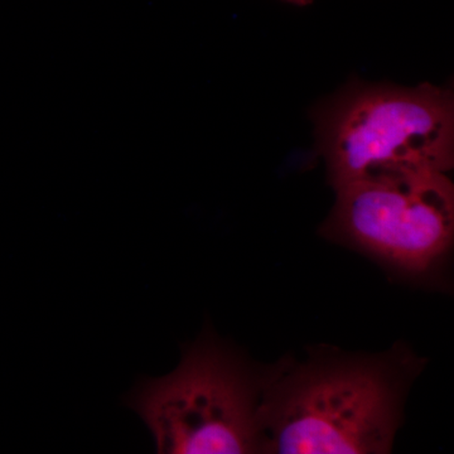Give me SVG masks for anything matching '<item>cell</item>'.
Segmentation results:
<instances>
[{"label": "cell", "instance_id": "obj_4", "mask_svg": "<svg viewBox=\"0 0 454 454\" xmlns=\"http://www.w3.org/2000/svg\"><path fill=\"white\" fill-rule=\"evenodd\" d=\"M334 192L322 236L364 254L391 276L417 283L438 276L453 247L454 187L448 173L366 179Z\"/></svg>", "mask_w": 454, "mask_h": 454}, {"label": "cell", "instance_id": "obj_5", "mask_svg": "<svg viewBox=\"0 0 454 454\" xmlns=\"http://www.w3.org/2000/svg\"><path fill=\"white\" fill-rule=\"evenodd\" d=\"M282 2L297 5V7H307V5L312 4L313 0H282Z\"/></svg>", "mask_w": 454, "mask_h": 454}, {"label": "cell", "instance_id": "obj_1", "mask_svg": "<svg viewBox=\"0 0 454 454\" xmlns=\"http://www.w3.org/2000/svg\"><path fill=\"white\" fill-rule=\"evenodd\" d=\"M424 363L397 342L380 354L318 346L265 367L260 453H390Z\"/></svg>", "mask_w": 454, "mask_h": 454}, {"label": "cell", "instance_id": "obj_3", "mask_svg": "<svg viewBox=\"0 0 454 454\" xmlns=\"http://www.w3.org/2000/svg\"><path fill=\"white\" fill-rule=\"evenodd\" d=\"M264 380L265 367L206 328L175 372L140 380L125 404L145 423L157 453H260Z\"/></svg>", "mask_w": 454, "mask_h": 454}, {"label": "cell", "instance_id": "obj_2", "mask_svg": "<svg viewBox=\"0 0 454 454\" xmlns=\"http://www.w3.org/2000/svg\"><path fill=\"white\" fill-rule=\"evenodd\" d=\"M312 121L333 190L453 168V94L433 83L406 88L355 80L317 106Z\"/></svg>", "mask_w": 454, "mask_h": 454}]
</instances>
